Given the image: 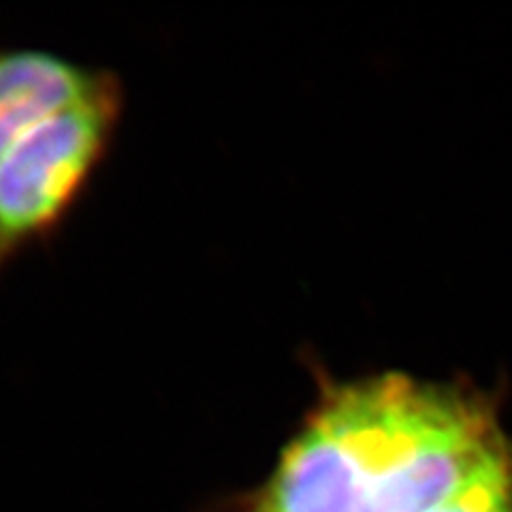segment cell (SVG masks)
Returning <instances> with one entry per match:
<instances>
[{"label":"cell","instance_id":"cell-3","mask_svg":"<svg viewBox=\"0 0 512 512\" xmlns=\"http://www.w3.org/2000/svg\"><path fill=\"white\" fill-rule=\"evenodd\" d=\"M105 71L41 47L0 45V158L32 126L90 92Z\"/></svg>","mask_w":512,"mask_h":512},{"label":"cell","instance_id":"cell-2","mask_svg":"<svg viewBox=\"0 0 512 512\" xmlns=\"http://www.w3.org/2000/svg\"><path fill=\"white\" fill-rule=\"evenodd\" d=\"M122 77L107 69L90 92L54 111L0 158V271L52 239L103 167L124 114Z\"/></svg>","mask_w":512,"mask_h":512},{"label":"cell","instance_id":"cell-4","mask_svg":"<svg viewBox=\"0 0 512 512\" xmlns=\"http://www.w3.org/2000/svg\"><path fill=\"white\" fill-rule=\"evenodd\" d=\"M434 512H512V446Z\"/></svg>","mask_w":512,"mask_h":512},{"label":"cell","instance_id":"cell-1","mask_svg":"<svg viewBox=\"0 0 512 512\" xmlns=\"http://www.w3.org/2000/svg\"><path fill=\"white\" fill-rule=\"evenodd\" d=\"M512 442L485 397L382 374L320 395L259 512H434Z\"/></svg>","mask_w":512,"mask_h":512}]
</instances>
